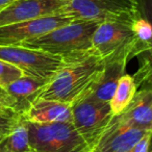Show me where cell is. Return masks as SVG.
Instances as JSON below:
<instances>
[{"label": "cell", "mask_w": 152, "mask_h": 152, "mask_svg": "<svg viewBox=\"0 0 152 152\" xmlns=\"http://www.w3.org/2000/svg\"><path fill=\"white\" fill-rule=\"evenodd\" d=\"M64 59L65 66L47 83L39 99L73 105L89 95L99 83L105 64L94 49Z\"/></svg>", "instance_id": "cell-1"}, {"label": "cell", "mask_w": 152, "mask_h": 152, "mask_svg": "<svg viewBox=\"0 0 152 152\" xmlns=\"http://www.w3.org/2000/svg\"><path fill=\"white\" fill-rule=\"evenodd\" d=\"M99 24L97 21L75 20L43 36L25 41L19 46L59 55L64 58L76 56L93 49L92 38Z\"/></svg>", "instance_id": "cell-2"}, {"label": "cell", "mask_w": 152, "mask_h": 152, "mask_svg": "<svg viewBox=\"0 0 152 152\" xmlns=\"http://www.w3.org/2000/svg\"><path fill=\"white\" fill-rule=\"evenodd\" d=\"M92 47L104 64L128 63L132 57L146 52L137 41L131 24L125 22L100 23L92 38Z\"/></svg>", "instance_id": "cell-3"}, {"label": "cell", "mask_w": 152, "mask_h": 152, "mask_svg": "<svg viewBox=\"0 0 152 152\" xmlns=\"http://www.w3.org/2000/svg\"><path fill=\"white\" fill-rule=\"evenodd\" d=\"M58 15L73 21L125 22L132 24L140 16L137 0H70Z\"/></svg>", "instance_id": "cell-4"}, {"label": "cell", "mask_w": 152, "mask_h": 152, "mask_svg": "<svg viewBox=\"0 0 152 152\" xmlns=\"http://www.w3.org/2000/svg\"><path fill=\"white\" fill-rule=\"evenodd\" d=\"M24 122L34 152H83L90 149L72 122Z\"/></svg>", "instance_id": "cell-5"}, {"label": "cell", "mask_w": 152, "mask_h": 152, "mask_svg": "<svg viewBox=\"0 0 152 152\" xmlns=\"http://www.w3.org/2000/svg\"><path fill=\"white\" fill-rule=\"evenodd\" d=\"M0 59L16 66L25 75L50 80L65 66L63 56L22 46H0Z\"/></svg>", "instance_id": "cell-6"}, {"label": "cell", "mask_w": 152, "mask_h": 152, "mask_svg": "<svg viewBox=\"0 0 152 152\" xmlns=\"http://www.w3.org/2000/svg\"><path fill=\"white\" fill-rule=\"evenodd\" d=\"M110 102L86 96L72 105V124L91 150L113 118Z\"/></svg>", "instance_id": "cell-7"}, {"label": "cell", "mask_w": 152, "mask_h": 152, "mask_svg": "<svg viewBox=\"0 0 152 152\" xmlns=\"http://www.w3.org/2000/svg\"><path fill=\"white\" fill-rule=\"evenodd\" d=\"M72 21L67 16L53 15L0 26V46H19L25 41L43 36Z\"/></svg>", "instance_id": "cell-8"}, {"label": "cell", "mask_w": 152, "mask_h": 152, "mask_svg": "<svg viewBox=\"0 0 152 152\" xmlns=\"http://www.w3.org/2000/svg\"><path fill=\"white\" fill-rule=\"evenodd\" d=\"M70 0H16L0 11V26L58 15Z\"/></svg>", "instance_id": "cell-9"}, {"label": "cell", "mask_w": 152, "mask_h": 152, "mask_svg": "<svg viewBox=\"0 0 152 152\" xmlns=\"http://www.w3.org/2000/svg\"><path fill=\"white\" fill-rule=\"evenodd\" d=\"M149 132L122 124L114 116L98 139L93 152H128Z\"/></svg>", "instance_id": "cell-10"}, {"label": "cell", "mask_w": 152, "mask_h": 152, "mask_svg": "<svg viewBox=\"0 0 152 152\" xmlns=\"http://www.w3.org/2000/svg\"><path fill=\"white\" fill-rule=\"evenodd\" d=\"M116 118L124 125L152 132V88L137 91L132 101Z\"/></svg>", "instance_id": "cell-11"}, {"label": "cell", "mask_w": 152, "mask_h": 152, "mask_svg": "<svg viewBox=\"0 0 152 152\" xmlns=\"http://www.w3.org/2000/svg\"><path fill=\"white\" fill-rule=\"evenodd\" d=\"M48 81L34 76L23 75L19 79L7 86L4 88L5 91L13 97L15 101L14 112L22 118L30 106L39 99Z\"/></svg>", "instance_id": "cell-12"}, {"label": "cell", "mask_w": 152, "mask_h": 152, "mask_svg": "<svg viewBox=\"0 0 152 152\" xmlns=\"http://www.w3.org/2000/svg\"><path fill=\"white\" fill-rule=\"evenodd\" d=\"M22 118L32 123L72 122V104L38 99Z\"/></svg>", "instance_id": "cell-13"}, {"label": "cell", "mask_w": 152, "mask_h": 152, "mask_svg": "<svg viewBox=\"0 0 152 152\" xmlns=\"http://www.w3.org/2000/svg\"><path fill=\"white\" fill-rule=\"evenodd\" d=\"M127 63L115 61L105 64L103 75L87 97L102 102H110L116 92L120 78L125 74Z\"/></svg>", "instance_id": "cell-14"}, {"label": "cell", "mask_w": 152, "mask_h": 152, "mask_svg": "<svg viewBox=\"0 0 152 152\" xmlns=\"http://www.w3.org/2000/svg\"><path fill=\"white\" fill-rule=\"evenodd\" d=\"M137 91V88L134 78L128 74H124L119 80L116 92L110 101L113 116L121 114L129 105Z\"/></svg>", "instance_id": "cell-15"}, {"label": "cell", "mask_w": 152, "mask_h": 152, "mask_svg": "<svg viewBox=\"0 0 152 152\" xmlns=\"http://www.w3.org/2000/svg\"><path fill=\"white\" fill-rule=\"evenodd\" d=\"M0 152H34L30 147L28 130L23 119L0 142Z\"/></svg>", "instance_id": "cell-16"}, {"label": "cell", "mask_w": 152, "mask_h": 152, "mask_svg": "<svg viewBox=\"0 0 152 152\" xmlns=\"http://www.w3.org/2000/svg\"><path fill=\"white\" fill-rule=\"evenodd\" d=\"M137 88H152V48L144 53L141 58V66L134 76Z\"/></svg>", "instance_id": "cell-17"}, {"label": "cell", "mask_w": 152, "mask_h": 152, "mask_svg": "<svg viewBox=\"0 0 152 152\" xmlns=\"http://www.w3.org/2000/svg\"><path fill=\"white\" fill-rule=\"evenodd\" d=\"M133 32L145 51L152 48V25L141 15L131 24Z\"/></svg>", "instance_id": "cell-18"}, {"label": "cell", "mask_w": 152, "mask_h": 152, "mask_svg": "<svg viewBox=\"0 0 152 152\" xmlns=\"http://www.w3.org/2000/svg\"><path fill=\"white\" fill-rule=\"evenodd\" d=\"M23 75L25 74L19 68L0 59V87L5 88Z\"/></svg>", "instance_id": "cell-19"}, {"label": "cell", "mask_w": 152, "mask_h": 152, "mask_svg": "<svg viewBox=\"0 0 152 152\" xmlns=\"http://www.w3.org/2000/svg\"><path fill=\"white\" fill-rule=\"evenodd\" d=\"M14 101L13 97L5 91L4 88L0 87V115L9 117H19L14 112Z\"/></svg>", "instance_id": "cell-20"}, {"label": "cell", "mask_w": 152, "mask_h": 152, "mask_svg": "<svg viewBox=\"0 0 152 152\" xmlns=\"http://www.w3.org/2000/svg\"><path fill=\"white\" fill-rule=\"evenodd\" d=\"M21 117H9L0 115V135H7L20 122Z\"/></svg>", "instance_id": "cell-21"}, {"label": "cell", "mask_w": 152, "mask_h": 152, "mask_svg": "<svg viewBox=\"0 0 152 152\" xmlns=\"http://www.w3.org/2000/svg\"><path fill=\"white\" fill-rule=\"evenodd\" d=\"M139 13L152 25V0H137Z\"/></svg>", "instance_id": "cell-22"}, {"label": "cell", "mask_w": 152, "mask_h": 152, "mask_svg": "<svg viewBox=\"0 0 152 152\" xmlns=\"http://www.w3.org/2000/svg\"><path fill=\"white\" fill-rule=\"evenodd\" d=\"M152 132H149L143 137L128 152H148L150 147V141H151Z\"/></svg>", "instance_id": "cell-23"}, {"label": "cell", "mask_w": 152, "mask_h": 152, "mask_svg": "<svg viewBox=\"0 0 152 152\" xmlns=\"http://www.w3.org/2000/svg\"><path fill=\"white\" fill-rule=\"evenodd\" d=\"M16 0H0V11L4 10L5 7H10L11 4H13Z\"/></svg>", "instance_id": "cell-24"}, {"label": "cell", "mask_w": 152, "mask_h": 152, "mask_svg": "<svg viewBox=\"0 0 152 152\" xmlns=\"http://www.w3.org/2000/svg\"><path fill=\"white\" fill-rule=\"evenodd\" d=\"M149 152H152V137H151V141H150V147H149Z\"/></svg>", "instance_id": "cell-25"}, {"label": "cell", "mask_w": 152, "mask_h": 152, "mask_svg": "<svg viewBox=\"0 0 152 152\" xmlns=\"http://www.w3.org/2000/svg\"><path fill=\"white\" fill-rule=\"evenodd\" d=\"M83 152H93V150H91V149H87V150H85V151H83Z\"/></svg>", "instance_id": "cell-26"}, {"label": "cell", "mask_w": 152, "mask_h": 152, "mask_svg": "<svg viewBox=\"0 0 152 152\" xmlns=\"http://www.w3.org/2000/svg\"><path fill=\"white\" fill-rule=\"evenodd\" d=\"M3 137H3V135H0V142L2 141V139H3Z\"/></svg>", "instance_id": "cell-27"}, {"label": "cell", "mask_w": 152, "mask_h": 152, "mask_svg": "<svg viewBox=\"0 0 152 152\" xmlns=\"http://www.w3.org/2000/svg\"><path fill=\"white\" fill-rule=\"evenodd\" d=\"M148 152H149V151H148Z\"/></svg>", "instance_id": "cell-28"}]
</instances>
